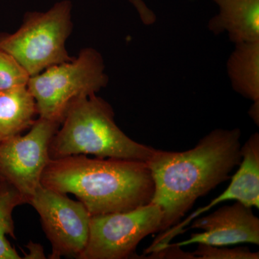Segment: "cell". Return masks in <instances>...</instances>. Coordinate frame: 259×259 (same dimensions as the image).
<instances>
[{"instance_id":"1","label":"cell","mask_w":259,"mask_h":259,"mask_svg":"<svg viewBox=\"0 0 259 259\" xmlns=\"http://www.w3.org/2000/svg\"><path fill=\"white\" fill-rule=\"evenodd\" d=\"M239 128L213 130L192 149H156L147 162L154 182L151 203L163 212L160 231L176 225L197 199L229 180L241 161Z\"/></svg>"},{"instance_id":"2","label":"cell","mask_w":259,"mask_h":259,"mask_svg":"<svg viewBox=\"0 0 259 259\" xmlns=\"http://www.w3.org/2000/svg\"><path fill=\"white\" fill-rule=\"evenodd\" d=\"M41 185L79 198L91 216L127 212L150 204L154 182L148 163L120 158L74 155L53 158Z\"/></svg>"},{"instance_id":"3","label":"cell","mask_w":259,"mask_h":259,"mask_svg":"<svg viewBox=\"0 0 259 259\" xmlns=\"http://www.w3.org/2000/svg\"><path fill=\"white\" fill-rule=\"evenodd\" d=\"M114 117L111 105L96 94L75 100L66 110L62 127L51 140V159L89 154L147 163L156 149L129 138Z\"/></svg>"},{"instance_id":"4","label":"cell","mask_w":259,"mask_h":259,"mask_svg":"<svg viewBox=\"0 0 259 259\" xmlns=\"http://www.w3.org/2000/svg\"><path fill=\"white\" fill-rule=\"evenodd\" d=\"M101 54L87 48L73 60L54 65L30 76L27 84L41 118L61 124L69 105L76 99L105 88L108 76Z\"/></svg>"},{"instance_id":"5","label":"cell","mask_w":259,"mask_h":259,"mask_svg":"<svg viewBox=\"0 0 259 259\" xmlns=\"http://www.w3.org/2000/svg\"><path fill=\"white\" fill-rule=\"evenodd\" d=\"M71 9V2L63 0L45 13H28L16 32L0 36V49L13 56L30 76L73 60L66 49L72 29Z\"/></svg>"},{"instance_id":"6","label":"cell","mask_w":259,"mask_h":259,"mask_svg":"<svg viewBox=\"0 0 259 259\" xmlns=\"http://www.w3.org/2000/svg\"><path fill=\"white\" fill-rule=\"evenodd\" d=\"M163 212L150 203L127 212L91 216L90 236L79 259L128 258L146 236L160 231Z\"/></svg>"},{"instance_id":"7","label":"cell","mask_w":259,"mask_h":259,"mask_svg":"<svg viewBox=\"0 0 259 259\" xmlns=\"http://www.w3.org/2000/svg\"><path fill=\"white\" fill-rule=\"evenodd\" d=\"M59 125L40 117L25 136L0 141V181L17 189L28 203L41 186L42 173L51 160L49 146Z\"/></svg>"},{"instance_id":"8","label":"cell","mask_w":259,"mask_h":259,"mask_svg":"<svg viewBox=\"0 0 259 259\" xmlns=\"http://www.w3.org/2000/svg\"><path fill=\"white\" fill-rule=\"evenodd\" d=\"M38 213L52 245L50 258H78L88 244L91 214L80 201L72 200L41 185L29 203Z\"/></svg>"},{"instance_id":"9","label":"cell","mask_w":259,"mask_h":259,"mask_svg":"<svg viewBox=\"0 0 259 259\" xmlns=\"http://www.w3.org/2000/svg\"><path fill=\"white\" fill-rule=\"evenodd\" d=\"M203 231L194 233L189 239L167 246L181 247L194 244L227 246L239 243L259 245V219L239 202L224 205L202 218L194 220L191 228Z\"/></svg>"},{"instance_id":"10","label":"cell","mask_w":259,"mask_h":259,"mask_svg":"<svg viewBox=\"0 0 259 259\" xmlns=\"http://www.w3.org/2000/svg\"><path fill=\"white\" fill-rule=\"evenodd\" d=\"M241 161L238 171L232 177L228 188L211 201L208 205L201 207L182 223H177L158 235L154 243L159 248H166L172 239L185 233L186 226L201 214L230 200H236L247 207L259 208V134L250 136L241 149Z\"/></svg>"},{"instance_id":"11","label":"cell","mask_w":259,"mask_h":259,"mask_svg":"<svg viewBox=\"0 0 259 259\" xmlns=\"http://www.w3.org/2000/svg\"><path fill=\"white\" fill-rule=\"evenodd\" d=\"M219 13L209 20L214 35L226 32L236 45L259 41V0H214Z\"/></svg>"},{"instance_id":"12","label":"cell","mask_w":259,"mask_h":259,"mask_svg":"<svg viewBox=\"0 0 259 259\" xmlns=\"http://www.w3.org/2000/svg\"><path fill=\"white\" fill-rule=\"evenodd\" d=\"M36 113L35 99L27 86L0 91V141L30 128Z\"/></svg>"},{"instance_id":"13","label":"cell","mask_w":259,"mask_h":259,"mask_svg":"<svg viewBox=\"0 0 259 259\" xmlns=\"http://www.w3.org/2000/svg\"><path fill=\"white\" fill-rule=\"evenodd\" d=\"M227 61L233 90L253 102H259V41L236 44Z\"/></svg>"},{"instance_id":"14","label":"cell","mask_w":259,"mask_h":259,"mask_svg":"<svg viewBox=\"0 0 259 259\" xmlns=\"http://www.w3.org/2000/svg\"><path fill=\"white\" fill-rule=\"evenodd\" d=\"M28 203L26 199L10 184L0 181V259H20L7 236L15 238L13 212L17 206Z\"/></svg>"},{"instance_id":"15","label":"cell","mask_w":259,"mask_h":259,"mask_svg":"<svg viewBox=\"0 0 259 259\" xmlns=\"http://www.w3.org/2000/svg\"><path fill=\"white\" fill-rule=\"evenodd\" d=\"M30 77L13 56L0 49V91L27 86Z\"/></svg>"},{"instance_id":"16","label":"cell","mask_w":259,"mask_h":259,"mask_svg":"<svg viewBox=\"0 0 259 259\" xmlns=\"http://www.w3.org/2000/svg\"><path fill=\"white\" fill-rule=\"evenodd\" d=\"M192 253L197 259H258V252H252L248 247L228 248L223 246L198 244Z\"/></svg>"},{"instance_id":"17","label":"cell","mask_w":259,"mask_h":259,"mask_svg":"<svg viewBox=\"0 0 259 259\" xmlns=\"http://www.w3.org/2000/svg\"><path fill=\"white\" fill-rule=\"evenodd\" d=\"M137 10L141 21L146 25H151L156 22V16L154 13L148 8L143 0H128Z\"/></svg>"},{"instance_id":"18","label":"cell","mask_w":259,"mask_h":259,"mask_svg":"<svg viewBox=\"0 0 259 259\" xmlns=\"http://www.w3.org/2000/svg\"><path fill=\"white\" fill-rule=\"evenodd\" d=\"M28 249L30 250V253L25 258H45L42 248L40 245L35 244V243H30L28 245Z\"/></svg>"},{"instance_id":"19","label":"cell","mask_w":259,"mask_h":259,"mask_svg":"<svg viewBox=\"0 0 259 259\" xmlns=\"http://www.w3.org/2000/svg\"><path fill=\"white\" fill-rule=\"evenodd\" d=\"M250 118L254 121L255 124L258 125L259 123V102H253V105L249 110Z\"/></svg>"}]
</instances>
